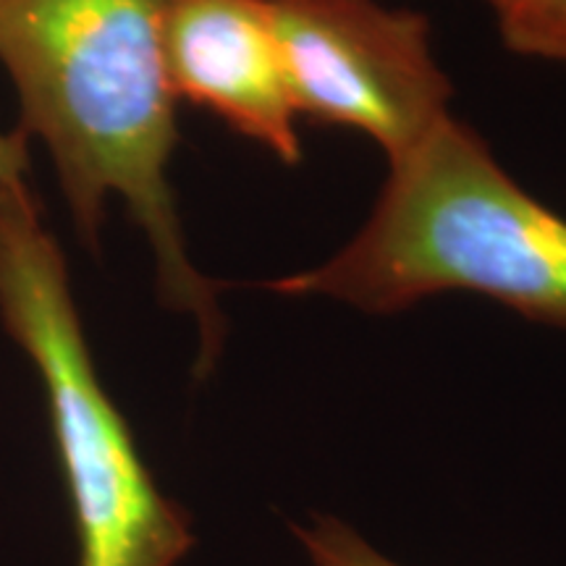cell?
I'll return each mask as SVG.
<instances>
[{"mask_svg":"<svg viewBox=\"0 0 566 566\" xmlns=\"http://www.w3.org/2000/svg\"><path fill=\"white\" fill-rule=\"evenodd\" d=\"M296 116L363 132L401 160L441 126L449 80L428 21L378 0H268Z\"/></svg>","mask_w":566,"mask_h":566,"instance_id":"obj_4","label":"cell"},{"mask_svg":"<svg viewBox=\"0 0 566 566\" xmlns=\"http://www.w3.org/2000/svg\"><path fill=\"white\" fill-rule=\"evenodd\" d=\"M30 168V153H27V139L21 134L0 132V187L21 184Z\"/></svg>","mask_w":566,"mask_h":566,"instance_id":"obj_8","label":"cell"},{"mask_svg":"<svg viewBox=\"0 0 566 566\" xmlns=\"http://www.w3.org/2000/svg\"><path fill=\"white\" fill-rule=\"evenodd\" d=\"M292 530L313 566H399L334 516H315L313 525H292Z\"/></svg>","mask_w":566,"mask_h":566,"instance_id":"obj_7","label":"cell"},{"mask_svg":"<svg viewBox=\"0 0 566 566\" xmlns=\"http://www.w3.org/2000/svg\"><path fill=\"white\" fill-rule=\"evenodd\" d=\"M506 48L566 69V0H488Z\"/></svg>","mask_w":566,"mask_h":566,"instance_id":"obj_6","label":"cell"},{"mask_svg":"<svg viewBox=\"0 0 566 566\" xmlns=\"http://www.w3.org/2000/svg\"><path fill=\"white\" fill-rule=\"evenodd\" d=\"M0 321L45 388L80 566L179 564L195 546L192 520L160 493L101 384L66 258L27 181L0 187Z\"/></svg>","mask_w":566,"mask_h":566,"instance_id":"obj_3","label":"cell"},{"mask_svg":"<svg viewBox=\"0 0 566 566\" xmlns=\"http://www.w3.org/2000/svg\"><path fill=\"white\" fill-rule=\"evenodd\" d=\"M271 289L384 315L470 292L566 331V218L525 192L475 132L446 118L391 163L373 216L344 250Z\"/></svg>","mask_w":566,"mask_h":566,"instance_id":"obj_2","label":"cell"},{"mask_svg":"<svg viewBox=\"0 0 566 566\" xmlns=\"http://www.w3.org/2000/svg\"><path fill=\"white\" fill-rule=\"evenodd\" d=\"M168 0H0V63L21 105V137L51 153L76 231L97 242L118 197L153 250L163 304L192 317L197 375L223 349L216 283L187 252L168 179L179 129L163 27Z\"/></svg>","mask_w":566,"mask_h":566,"instance_id":"obj_1","label":"cell"},{"mask_svg":"<svg viewBox=\"0 0 566 566\" xmlns=\"http://www.w3.org/2000/svg\"><path fill=\"white\" fill-rule=\"evenodd\" d=\"M163 53L176 101L212 111L289 166L302 160L268 0H168Z\"/></svg>","mask_w":566,"mask_h":566,"instance_id":"obj_5","label":"cell"}]
</instances>
